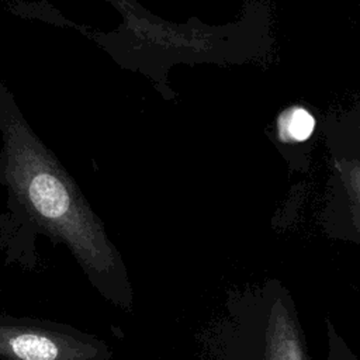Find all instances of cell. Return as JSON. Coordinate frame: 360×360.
I'll use <instances>...</instances> for the list:
<instances>
[{"mask_svg": "<svg viewBox=\"0 0 360 360\" xmlns=\"http://www.w3.org/2000/svg\"><path fill=\"white\" fill-rule=\"evenodd\" d=\"M0 134V183L8 195L1 236L22 231L28 269H35L38 262L28 238L39 233L66 246L90 285L115 308L131 312L134 288L118 248L73 177L35 135L1 82Z\"/></svg>", "mask_w": 360, "mask_h": 360, "instance_id": "6da1fadb", "label": "cell"}, {"mask_svg": "<svg viewBox=\"0 0 360 360\" xmlns=\"http://www.w3.org/2000/svg\"><path fill=\"white\" fill-rule=\"evenodd\" d=\"M208 349L210 360H311L294 297L277 278L228 294Z\"/></svg>", "mask_w": 360, "mask_h": 360, "instance_id": "7a4b0ae2", "label": "cell"}, {"mask_svg": "<svg viewBox=\"0 0 360 360\" xmlns=\"http://www.w3.org/2000/svg\"><path fill=\"white\" fill-rule=\"evenodd\" d=\"M101 338L69 323L0 312V360H111Z\"/></svg>", "mask_w": 360, "mask_h": 360, "instance_id": "3957f363", "label": "cell"}, {"mask_svg": "<svg viewBox=\"0 0 360 360\" xmlns=\"http://www.w3.org/2000/svg\"><path fill=\"white\" fill-rule=\"evenodd\" d=\"M335 167L346 195V229L342 235L360 245V162L336 159Z\"/></svg>", "mask_w": 360, "mask_h": 360, "instance_id": "277c9868", "label": "cell"}, {"mask_svg": "<svg viewBox=\"0 0 360 360\" xmlns=\"http://www.w3.org/2000/svg\"><path fill=\"white\" fill-rule=\"evenodd\" d=\"M111 6H114L121 15L124 17L122 28L128 31L138 42L148 39L163 24L160 18L143 10L135 0H107Z\"/></svg>", "mask_w": 360, "mask_h": 360, "instance_id": "5b68a950", "label": "cell"}, {"mask_svg": "<svg viewBox=\"0 0 360 360\" xmlns=\"http://www.w3.org/2000/svg\"><path fill=\"white\" fill-rule=\"evenodd\" d=\"M278 136L283 141L304 142L315 128L314 117L302 107H291L278 117Z\"/></svg>", "mask_w": 360, "mask_h": 360, "instance_id": "8992f818", "label": "cell"}, {"mask_svg": "<svg viewBox=\"0 0 360 360\" xmlns=\"http://www.w3.org/2000/svg\"><path fill=\"white\" fill-rule=\"evenodd\" d=\"M326 335V360H360L346 343L329 316L325 318Z\"/></svg>", "mask_w": 360, "mask_h": 360, "instance_id": "52a82bcc", "label": "cell"}]
</instances>
